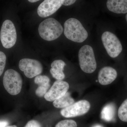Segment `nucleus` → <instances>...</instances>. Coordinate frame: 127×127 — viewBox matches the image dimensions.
<instances>
[{"instance_id":"bb28decb","label":"nucleus","mask_w":127,"mask_h":127,"mask_svg":"<svg viewBox=\"0 0 127 127\" xmlns=\"http://www.w3.org/2000/svg\"><path fill=\"white\" fill-rule=\"evenodd\" d=\"M125 18H126V20L127 21V15H126V17H125Z\"/></svg>"},{"instance_id":"aec40b11","label":"nucleus","mask_w":127,"mask_h":127,"mask_svg":"<svg viewBox=\"0 0 127 127\" xmlns=\"http://www.w3.org/2000/svg\"><path fill=\"white\" fill-rule=\"evenodd\" d=\"M50 88L49 87L39 86L36 90V94L39 97H42L45 95Z\"/></svg>"},{"instance_id":"9b49d317","label":"nucleus","mask_w":127,"mask_h":127,"mask_svg":"<svg viewBox=\"0 0 127 127\" xmlns=\"http://www.w3.org/2000/svg\"><path fill=\"white\" fill-rule=\"evenodd\" d=\"M117 72L111 67H104L98 72V82L101 85L106 86L111 84L117 78Z\"/></svg>"},{"instance_id":"a211bd4d","label":"nucleus","mask_w":127,"mask_h":127,"mask_svg":"<svg viewBox=\"0 0 127 127\" xmlns=\"http://www.w3.org/2000/svg\"><path fill=\"white\" fill-rule=\"evenodd\" d=\"M77 124L74 120H65L60 121L55 127H77Z\"/></svg>"},{"instance_id":"7ed1b4c3","label":"nucleus","mask_w":127,"mask_h":127,"mask_svg":"<svg viewBox=\"0 0 127 127\" xmlns=\"http://www.w3.org/2000/svg\"><path fill=\"white\" fill-rule=\"evenodd\" d=\"M79 65L84 72L92 73L97 67V64L92 47L88 45L82 47L78 52Z\"/></svg>"},{"instance_id":"f3484780","label":"nucleus","mask_w":127,"mask_h":127,"mask_svg":"<svg viewBox=\"0 0 127 127\" xmlns=\"http://www.w3.org/2000/svg\"><path fill=\"white\" fill-rule=\"evenodd\" d=\"M34 82L39 86L50 87V79L45 75H38L34 79Z\"/></svg>"},{"instance_id":"20e7f679","label":"nucleus","mask_w":127,"mask_h":127,"mask_svg":"<svg viewBox=\"0 0 127 127\" xmlns=\"http://www.w3.org/2000/svg\"><path fill=\"white\" fill-rule=\"evenodd\" d=\"M3 84L7 92L12 95L20 93L21 90L22 80L20 74L13 69L6 71L3 78Z\"/></svg>"},{"instance_id":"f8f14e48","label":"nucleus","mask_w":127,"mask_h":127,"mask_svg":"<svg viewBox=\"0 0 127 127\" xmlns=\"http://www.w3.org/2000/svg\"><path fill=\"white\" fill-rule=\"evenodd\" d=\"M107 7L112 12L118 14L127 13V0H107Z\"/></svg>"},{"instance_id":"ddd939ff","label":"nucleus","mask_w":127,"mask_h":127,"mask_svg":"<svg viewBox=\"0 0 127 127\" xmlns=\"http://www.w3.org/2000/svg\"><path fill=\"white\" fill-rule=\"evenodd\" d=\"M65 65V63L62 60H57L53 62L50 70L53 77L57 80H62L64 79L65 75L63 71Z\"/></svg>"},{"instance_id":"4468645a","label":"nucleus","mask_w":127,"mask_h":127,"mask_svg":"<svg viewBox=\"0 0 127 127\" xmlns=\"http://www.w3.org/2000/svg\"><path fill=\"white\" fill-rule=\"evenodd\" d=\"M75 102V100L71 97L70 93L67 92L62 97L53 101V105L58 108H65L70 106Z\"/></svg>"},{"instance_id":"2eb2a0df","label":"nucleus","mask_w":127,"mask_h":127,"mask_svg":"<svg viewBox=\"0 0 127 127\" xmlns=\"http://www.w3.org/2000/svg\"><path fill=\"white\" fill-rule=\"evenodd\" d=\"M115 108L112 104H107L103 108L101 113L102 119L106 121L111 122L113 120L115 115Z\"/></svg>"},{"instance_id":"f257e3e1","label":"nucleus","mask_w":127,"mask_h":127,"mask_svg":"<svg viewBox=\"0 0 127 127\" xmlns=\"http://www.w3.org/2000/svg\"><path fill=\"white\" fill-rule=\"evenodd\" d=\"M64 34L67 39L78 43H82L88 38V33L77 19L70 18L64 24Z\"/></svg>"},{"instance_id":"39448f33","label":"nucleus","mask_w":127,"mask_h":127,"mask_svg":"<svg viewBox=\"0 0 127 127\" xmlns=\"http://www.w3.org/2000/svg\"><path fill=\"white\" fill-rule=\"evenodd\" d=\"M102 41L107 53L110 57L115 58L119 56L123 50L120 41L115 34L111 32H103L101 36Z\"/></svg>"},{"instance_id":"9d476101","label":"nucleus","mask_w":127,"mask_h":127,"mask_svg":"<svg viewBox=\"0 0 127 127\" xmlns=\"http://www.w3.org/2000/svg\"><path fill=\"white\" fill-rule=\"evenodd\" d=\"M62 5L61 0H44L37 8L38 15L42 18L55 13Z\"/></svg>"},{"instance_id":"423d86ee","label":"nucleus","mask_w":127,"mask_h":127,"mask_svg":"<svg viewBox=\"0 0 127 127\" xmlns=\"http://www.w3.org/2000/svg\"><path fill=\"white\" fill-rule=\"evenodd\" d=\"M17 35L15 25L10 20L3 22L0 32V39L2 46L5 48H10L15 45Z\"/></svg>"},{"instance_id":"f03ea898","label":"nucleus","mask_w":127,"mask_h":127,"mask_svg":"<svg viewBox=\"0 0 127 127\" xmlns=\"http://www.w3.org/2000/svg\"><path fill=\"white\" fill-rule=\"evenodd\" d=\"M40 36L47 41L54 40L59 37L63 31L62 26L55 18H47L41 22L38 28Z\"/></svg>"},{"instance_id":"1a4fd4ad","label":"nucleus","mask_w":127,"mask_h":127,"mask_svg":"<svg viewBox=\"0 0 127 127\" xmlns=\"http://www.w3.org/2000/svg\"><path fill=\"white\" fill-rule=\"evenodd\" d=\"M69 88L68 83L63 80H57L47 91L44 98L48 101H53L65 95Z\"/></svg>"},{"instance_id":"a878e982","label":"nucleus","mask_w":127,"mask_h":127,"mask_svg":"<svg viewBox=\"0 0 127 127\" xmlns=\"http://www.w3.org/2000/svg\"><path fill=\"white\" fill-rule=\"evenodd\" d=\"M17 127L15 125H12V126H8V127Z\"/></svg>"},{"instance_id":"dca6fc26","label":"nucleus","mask_w":127,"mask_h":127,"mask_svg":"<svg viewBox=\"0 0 127 127\" xmlns=\"http://www.w3.org/2000/svg\"><path fill=\"white\" fill-rule=\"evenodd\" d=\"M118 116L120 120L127 123V98L119 108Z\"/></svg>"},{"instance_id":"6ab92c4d","label":"nucleus","mask_w":127,"mask_h":127,"mask_svg":"<svg viewBox=\"0 0 127 127\" xmlns=\"http://www.w3.org/2000/svg\"><path fill=\"white\" fill-rule=\"evenodd\" d=\"M6 60V57L5 55L2 52L0 51V76L2 75L4 71Z\"/></svg>"},{"instance_id":"b1692460","label":"nucleus","mask_w":127,"mask_h":127,"mask_svg":"<svg viewBox=\"0 0 127 127\" xmlns=\"http://www.w3.org/2000/svg\"><path fill=\"white\" fill-rule=\"evenodd\" d=\"M39 0H28L29 2H32V3L37 2Z\"/></svg>"},{"instance_id":"0eeeda50","label":"nucleus","mask_w":127,"mask_h":127,"mask_svg":"<svg viewBox=\"0 0 127 127\" xmlns=\"http://www.w3.org/2000/svg\"><path fill=\"white\" fill-rule=\"evenodd\" d=\"M19 67L24 72L25 76L29 78L39 75L43 70V67L40 62L29 58L21 59L19 62Z\"/></svg>"},{"instance_id":"412c9836","label":"nucleus","mask_w":127,"mask_h":127,"mask_svg":"<svg viewBox=\"0 0 127 127\" xmlns=\"http://www.w3.org/2000/svg\"><path fill=\"white\" fill-rule=\"evenodd\" d=\"M25 127H42V126L38 121L32 120L29 121Z\"/></svg>"},{"instance_id":"5701e85b","label":"nucleus","mask_w":127,"mask_h":127,"mask_svg":"<svg viewBox=\"0 0 127 127\" xmlns=\"http://www.w3.org/2000/svg\"><path fill=\"white\" fill-rule=\"evenodd\" d=\"M8 124V123L5 121L0 122V127H5Z\"/></svg>"},{"instance_id":"393cba45","label":"nucleus","mask_w":127,"mask_h":127,"mask_svg":"<svg viewBox=\"0 0 127 127\" xmlns=\"http://www.w3.org/2000/svg\"><path fill=\"white\" fill-rule=\"evenodd\" d=\"M92 127H103L102 126L100 125H96L93 126Z\"/></svg>"},{"instance_id":"6e6552de","label":"nucleus","mask_w":127,"mask_h":127,"mask_svg":"<svg viewBox=\"0 0 127 127\" xmlns=\"http://www.w3.org/2000/svg\"><path fill=\"white\" fill-rule=\"evenodd\" d=\"M90 108L91 104L88 101L80 100L62 109L61 113L62 116L66 118L75 117L86 114Z\"/></svg>"},{"instance_id":"4be33fe9","label":"nucleus","mask_w":127,"mask_h":127,"mask_svg":"<svg viewBox=\"0 0 127 127\" xmlns=\"http://www.w3.org/2000/svg\"><path fill=\"white\" fill-rule=\"evenodd\" d=\"M62 5L65 6H69L73 4L77 0H61Z\"/></svg>"}]
</instances>
